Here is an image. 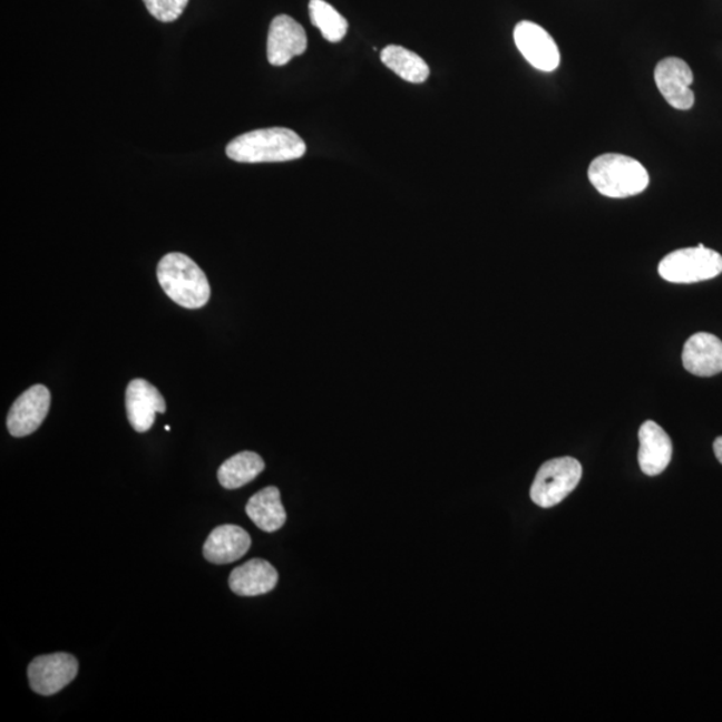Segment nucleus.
I'll list each match as a JSON object with an SVG mask.
<instances>
[{"mask_svg":"<svg viewBox=\"0 0 722 722\" xmlns=\"http://www.w3.org/2000/svg\"><path fill=\"white\" fill-rule=\"evenodd\" d=\"M305 152L304 139L286 127L241 134L226 146V156L241 164L287 163Z\"/></svg>","mask_w":722,"mask_h":722,"instance_id":"1","label":"nucleus"},{"mask_svg":"<svg viewBox=\"0 0 722 722\" xmlns=\"http://www.w3.org/2000/svg\"><path fill=\"white\" fill-rule=\"evenodd\" d=\"M157 277L166 296L187 310H199L209 303L211 285L205 272L184 253L165 254Z\"/></svg>","mask_w":722,"mask_h":722,"instance_id":"2","label":"nucleus"},{"mask_svg":"<svg viewBox=\"0 0 722 722\" xmlns=\"http://www.w3.org/2000/svg\"><path fill=\"white\" fill-rule=\"evenodd\" d=\"M587 174L595 189L608 198L637 196L651 180L644 165L637 159L614 153L595 158Z\"/></svg>","mask_w":722,"mask_h":722,"instance_id":"3","label":"nucleus"},{"mask_svg":"<svg viewBox=\"0 0 722 722\" xmlns=\"http://www.w3.org/2000/svg\"><path fill=\"white\" fill-rule=\"evenodd\" d=\"M660 276L669 283L692 284L718 277L722 273V256L700 244L674 251L662 258Z\"/></svg>","mask_w":722,"mask_h":722,"instance_id":"4","label":"nucleus"},{"mask_svg":"<svg viewBox=\"0 0 722 722\" xmlns=\"http://www.w3.org/2000/svg\"><path fill=\"white\" fill-rule=\"evenodd\" d=\"M582 466L577 459L555 458L542 465L535 477L530 497L535 505L550 508L560 504L579 485Z\"/></svg>","mask_w":722,"mask_h":722,"instance_id":"5","label":"nucleus"},{"mask_svg":"<svg viewBox=\"0 0 722 722\" xmlns=\"http://www.w3.org/2000/svg\"><path fill=\"white\" fill-rule=\"evenodd\" d=\"M30 686L40 695H52L62 691L78 674V661L74 655L56 653L40 655L27 669Z\"/></svg>","mask_w":722,"mask_h":722,"instance_id":"6","label":"nucleus"},{"mask_svg":"<svg viewBox=\"0 0 722 722\" xmlns=\"http://www.w3.org/2000/svg\"><path fill=\"white\" fill-rule=\"evenodd\" d=\"M654 80L661 96L677 110H691L694 105L693 71L684 59L669 57L655 66Z\"/></svg>","mask_w":722,"mask_h":722,"instance_id":"7","label":"nucleus"},{"mask_svg":"<svg viewBox=\"0 0 722 722\" xmlns=\"http://www.w3.org/2000/svg\"><path fill=\"white\" fill-rule=\"evenodd\" d=\"M514 40L521 56L535 69L545 72L558 69L560 64L558 46L544 27L524 20L515 26Z\"/></svg>","mask_w":722,"mask_h":722,"instance_id":"8","label":"nucleus"},{"mask_svg":"<svg viewBox=\"0 0 722 722\" xmlns=\"http://www.w3.org/2000/svg\"><path fill=\"white\" fill-rule=\"evenodd\" d=\"M51 393L43 384H36L13 401L7 428L12 437L25 438L42 426L50 411Z\"/></svg>","mask_w":722,"mask_h":722,"instance_id":"9","label":"nucleus"},{"mask_svg":"<svg viewBox=\"0 0 722 722\" xmlns=\"http://www.w3.org/2000/svg\"><path fill=\"white\" fill-rule=\"evenodd\" d=\"M308 38L304 27L290 16H279L272 20L267 32L266 57L272 66H285L294 57L306 51Z\"/></svg>","mask_w":722,"mask_h":722,"instance_id":"10","label":"nucleus"},{"mask_svg":"<svg viewBox=\"0 0 722 722\" xmlns=\"http://www.w3.org/2000/svg\"><path fill=\"white\" fill-rule=\"evenodd\" d=\"M126 412L131 427L137 432L149 431L157 413L166 412L163 394L149 381L134 379L126 388Z\"/></svg>","mask_w":722,"mask_h":722,"instance_id":"11","label":"nucleus"},{"mask_svg":"<svg viewBox=\"0 0 722 722\" xmlns=\"http://www.w3.org/2000/svg\"><path fill=\"white\" fill-rule=\"evenodd\" d=\"M682 364L694 377L711 378L722 372V341L712 333L689 338L682 351Z\"/></svg>","mask_w":722,"mask_h":722,"instance_id":"12","label":"nucleus"},{"mask_svg":"<svg viewBox=\"0 0 722 722\" xmlns=\"http://www.w3.org/2000/svg\"><path fill=\"white\" fill-rule=\"evenodd\" d=\"M638 464L642 472L657 477L671 464L673 443L664 428L653 420L645 421L640 432Z\"/></svg>","mask_w":722,"mask_h":722,"instance_id":"13","label":"nucleus"},{"mask_svg":"<svg viewBox=\"0 0 722 722\" xmlns=\"http://www.w3.org/2000/svg\"><path fill=\"white\" fill-rule=\"evenodd\" d=\"M252 546L244 528L224 525L214 528L204 545V557L214 565L232 564L244 557Z\"/></svg>","mask_w":722,"mask_h":722,"instance_id":"14","label":"nucleus"},{"mask_svg":"<svg viewBox=\"0 0 722 722\" xmlns=\"http://www.w3.org/2000/svg\"><path fill=\"white\" fill-rule=\"evenodd\" d=\"M279 574L270 562L264 559H252L243 566L234 568L230 577V586L233 593L241 597H257L273 591L276 587Z\"/></svg>","mask_w":722,"mask_h":722,"instance_id":"15","label":"nucleus"},{"mask_svg":"<svg viewBox=\"0 0 722 722\" xmlns=\"http://www.w3.org/2000/svg\"><path fill=\"white\" fill-rule=\"evenodd\" d=\"M245 510L253 524L265 533L277 531L285 525L286 513L277 487H266L254 494Z\"/></svg>","mask_w":722,"mask_h":722,"instance_id":"16","label":"nucleus"},{"mask_svg":"<svg viewBox=\"0 0 722 722\" xmlns=\"http://www.w3.org/2000/svg\"><path fill=\"white\" fill-rule=\"evenodd\" d=\"M265 464L258 453L243 451L224 461L218 468L217 477L219 485L227 490L251 484L261 472L264 471Z\"/></svg>","mask_w":722,"mask_h":722,"instance_id":"17","label":"nucleus"},{"mask_svg":"<svg viewBox=\"0 0 722 722\" xmlns=\"http://www.w3.org/2000/svg\"><path fill=\"white\" fill-rule=\"evenodd\" d=\"M381 62L388 69L410 84H423L430 77V67L426 60L401 46H387L380 53Z\"/></svg>","mask_w":722,"mask_h":722,"instance_id":"18","label":"nucleus"},{"mask_svg":"<svg viewBox=\"0 0 722 722\" xmlns=\"http://www.w3.org/2000/svg\"><path fill=\"white\" fill-rule=\"evenodd\" d=\"M310 17L312 25L318 27L328 42L338 43L345 37L347 19L325 0H311Z\"/></svg>","mask_w":722,"mask_h":722,"instance_id":"19","label":"nucleus"},{"mask_svg":"<svg viewBox=\"0 0 722 722\" xmlns=\"http://www.w3.org/2000/svg\"><path fill=\"white\" fill-rule=\"evenodd\" d=\"M144 3L159 22L170 23L183 16L189 0H144Z\"/></svg>","mask_w":722,"mask_h":722,"instance_id":"20","label":"nucleus"},{"mask_svg":"<svg viewBox=\"0 0 722 722\" xmlns=\"http://www.w3.org/2000/svg\"><path fill=\"white\" fill-rule=\"evenodd\" d=\"M713 450L715 458H718L722 465V437L714 440Z\"/></svg>","mask_w":722,"mask_h":722,"instance_id":"21","label":"nucleus"}]
</instances>
